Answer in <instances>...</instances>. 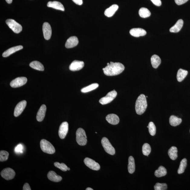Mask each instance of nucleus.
<instances>
[{
    "instance_id": "1",
    "label": "nucleus",
    "mask_w": 190,
    "mask_h": 190,
    "mask_svg": "<svg viewBox=\"0 0 190 190\" xmlns=\"http://www.w3.org/2000/svg\"><path fill=\"white\" fill-rule=\"evenodd\" d=\"M124 69V66L121 63L111 62L109 65L103 68V70L105 75L112 76L121 74Z\"/></svg>"
},
{
    "instance_id": "2",
    "label": "nucleus",
    "mask_w": 190,
    "mask_h": 190,
    "mask_svg": "<svg viewBox=\"0 0 190 190\" xmlns=\"http://www.w3.org/2000/svg\"><path fill=\"white\" fill-rule=\"evenodd\" d=\"M147 107L146 98L144 94H142L138 97L135 104V110L139 115H142L146 111Z\"/></svg>"
},
{
    "instance_id": "3",
    "label": "nucleus",
    "mask_w": 190,
    "mask_h": 190,
    "mask_svg": "<svg viewBox=\"0 0 190 190\" xmlns=\"http://www.w3.org/2000/svg\"><path fill=\"white\" fill-rule=\"evenodd\" d=\"M40 147L43 152L47 154H52L55 152V149L53 145L46 139L41 140Z\"/></svg>"
},
{
    "instance_id": "4",
    "label": "nucleus",
    "mask_w": 190,
    "mask_h": 190,
    "mask_svg": "<svg viewBox=\"0 0 190 190\" xmlns=\"http://www.w3.org/2000/svg\"><path fill=\"white\" fill-rule=\"evenodd\" d=\"M76 135L77 143L81 146H85L87 143V139L85 130L82 128H79L76 132Z\"/></svg>"
},
{
    "instance_id": "5",
    "label": "nucleus",
    "mask_w": 190,
    "mask_h": 190,
    "mask_svg": "<svg viewBox=\"0 0 190 190\" xmlns=\"http://www.w3.org/2000/svg\"><path fill=\"white\" fill-rule=\"evenodd\" d=\"M6 24L15 33L18 34L22 30L21 26L12 19H8L6 21Z\"/></svg>"
},
{
    "instance_id": "6",
    "label": "nucleus",
    "mask_w": 190,
    "mask_h": 190,
    "mask_svg": "<svg viewBox=\"0 0 190 190\" xmlns=\"http://www.w3.org/2000/svg\"><path fill=\"white\" fill-rule=\"evenodd\" d=\"M101 144L106 152L111 155L115 154V149L112 146L108 139L106 137H103L101 140Z\"/></svg>"
},
{
    "instance_id": "7",
    "label": "nucleus",
    "mask_w": 190,
    "mask_h": 190,
    "mask_svg": "<svg viewBox=\"0 0 190 190\" xmlns=\"http://www.w3.org/2000/svg\"><path fill=\"white\" fill-rule=\"evenodd\" d=\"M117 96V92L115 90L109 92L105 97L101 98L99 101L101 104L104 105L111 103Z\"/></svg>"
},
{
    "instance_id": "8",
    "label": "nucleus",
    "mask_w": 190,
    "mask_h": 190,
    "mask_svg": "<svg viewBox=\"0 0 190 190\" xmlns=\"http://www.w3.org/2000/svg\"><path fill=\"white\" fill-rule=\"evenodd\" d=\"M1 176L7 180H12L15 176V172L11 168H8L4 169L1 172Z\"/></svg>"
},
{
    "instance_id": "9",
    "label": "nucleus",
    "mask_w": 190,
    "mask_h": 190,
    "mask_svg": "<svg viewBox=\"0 0 190 190\" xmlns=\"http://www.w3.org/2000/svg\"><path fill=\"white\" fill-rule=\"evenodd\" d=\"M27 82V79L26 77H17L11 82L10 85L12 88H18L25 85Z\"/></svg>"
},
{
    "instance_id": "10",
    "label": "nucleus",
    "mask_w": 190,
    "mask_h": 190,
    "mask_svg": "<svg viewBox=\"0 0 190 190\" xmlns=\"http://www.w3.org/2000/svg\"><path fill=\"white\" fill-rule=\"evenodd\" d=\"M85 165L90 169L94 170H98L100 169V165L96 161L86 157L84 160Z\"/></svg>"
},
{
    "instance_id": "11",
    "label": "nucleus",
    "mask_w": 190,
    "mask_h": 190,
    "mask_svg": "<svg viewBox=\"0 0 190 190\" xmlns=\"http://www.w3.org/2000/svg\"><path fill=\"white\" fill-rule=\"evenodd\" d=\"M27 101L23 100L19 103L15 108L14 115L15 117H17L22 113L27 105Z\"/></svg>"
},
{
    "instance_id": "12",
    "label": "nucleus",
    "mask_w": 190,
    "mask_h": 190,
    "mask_svg": "<svg viewBox=\"0 0 190 190\" xmlns=\"http://www.w3.org/2000/svg\"><path fill=\"white\" fill-rule=\"evenodd\" d=\"M68 131V124L66 122L62 123L60 125L59 130V135L60 139H64Z\"/></svg>"
},
{
    "instance_id": "13",
    "label": "nucleus",
    "mask_w": 190,
    "mask_h": 190,
    "mask_svg": "<svg viewBox=\"0 0 190 190\" xmlns=\"http://www.w3.org/2000/svg\"><path fill=\"white\" fill-rule=\"evenodd\" d=\"M42 29L44 38L46 40H49L51 38L52 34L50 25L48 23H44L43 25Z\"/></svg>"
},
{
    "instance_id": "14",
    "label": "nucleus",
    "mask_w": 190,
    "mask_h": 190,
    "mask_svg": "<svg viewBox=\"0 0 190 190\" xmlns=\"http://www.w3.org/2000/svg\"><path fill=\"white\" fill-rule=\"evenodd\" d=\"M84 66V63L83 61L74 60L69 66V69L72 71H78L81 70Z\"/></svg>"
},
{
    "instance_id": "15",
    "label": "nucleus",
    "mask_w": 190,
    "mask_h": 190,
    "mask_svg": "<svg viewBox=\"0 0 190 190\" xmlns=\"http://www.w3.org/2000/svg\"><path fill=\"white\" fill-rule=\"evenodd\" d=\"M79 43L78 38L76 36H72L68 38L65 44L67 48H71L76 46Z\"/></svg>"
},
{
    "instance_id": "16",
    "label": "nucleus",
    "mask_w": 190,
    "mask_h": 190,
    "mask_svg": "<svg viewBox=\"0 0 190 190\" xmlns=\"http://www.w3.org/2000/svg\"><path fill=\"white\" fill-rule=\"evenodd\" d=\"M129 33L131 35L135 37L138 38L145 35L146 34V32L143 29L140 28H136L131 29L129 31Z\"/></svg>"
},
{
    "instance_id": "17",
    "label": "nucleus",
    "mask_w": 190,
    "mask_h": 190,
    "mask_svg": "<svg viewBox=\"0 0 190 190\" xmlns=\"http://www.w3.org/2000/svg\"><path fill=\"white\" fill-rule=\"evenodd\" d=\"M46 110V106L45 105H42L41 106L36 116V119L38 122H42L44 120Z\"/></svg>"
},
{
    "instance_id": "18",
    "label": "nucleus",
    "mask_w": 190,
    "mask_h": 190,
    "mask_svg": "<svg viewBox=\"0 0 190 190\" xmlns=\"http://www.w3.org/2000/svg\"><path fill=\"white\" fill-rule=\"evenodd\" d=\"M106 119L110 124L116 125L120 122V119L118 116L114 114H108L106 117Z\"/></svg>"
},
{
    "instance_id": "19",
    "label": "nucleus",
    "mask_w": 190,
    "mask_h": 190,
    "mask_svg": "<svg viewBox=\"0 0 190 190\" xmlns=\"http://www.w3.org/2000/svg\"><path fill=\"white\" fill-rule=\"evenodd\" d=\"M48 7L64 11V6L60 2L57 1L49 2L47 4Z\"/></svg>"
},
{
    "instance_id": "20",
    "label": "nucleus",
    "mask_w": 190,
    "mask_h": 190,
    "mask_svg": "<svg viewBox=\"0 0 190 190\" xmlns=\"http://www.w3.org/2000/svg\"><path fill=\"white\" fill-rule=\"evenodd\" d=\"M23 48V47L22 46H18L12 47L4 51L2 56L4 57H8L12 54L16 52V51H20Z\"/></svg>"
},
{
    "instance_id": "21",
    "label": "nucleus",
    "mask_w": 190,
    "mask_h": 190,
    "mask_svg": "<svg viewBox=\"0 0 190 190\" xmlns=\"http://www.w3.org/2000/svg\"><path fill=\"white\" fill-rule=\"evenodd\" d=\"M119 6L116 4H113L105 10L104 12L105 15L108 17H110L113 15L118 9Z\"/></svg>"
},
{
    "instance_id": "22",
    "label": "nucleus",
    "mask_w": 190,
    "mask_h": 190,
    "mask_svg": "<svg viewBox=\"0 0 190 190\" xmlns=\"http://www.w3.org/2000/svg\"><path fill=\"white\" fill-rule=\"evenodd\" d=\"M47 177L50 180L53 182H59L62 180V178L61 176L58 175L55 172L53 171L49 172Z\"/></svg>"
},
{
    "instance_id": "23",
    "label": "nucleus",
    "mask_w": 190,
    "mask_h": 190,
    "mask_svg": "<svg viewBox=\"0 0 190 190\" xmlns=\"http://www.w3.org/2000/svg\"><path fill=\"white\" fill-rule=\"evenodd\" d=\"M183 24V21L182 19H179L175 24L170 29V31L171 32H174V33L179 32L182 28Z\"/></svg>"
},
{
    "instance_id": "24",
    "label": "nucleus",
    "mask_w": 190,
    "mask_h": 190,
    "mask_svg": "<svg viewBox=\"0 0 190 190\" xmlns=\"http://www.w3.org/2000/svg\"><path fill=\"white\" fill-rule=\"evenodd\" d=\"M151 62L153 67L157 68L161 63V59L159 56L154 55L151 58Z\"/></svg>"
},
{
    "instance_id": "25",
    "label": "nucleus",
    "mask_w": 190,
    "mask_h": 190,
    "mask_svg": "<svg viewBox=\"0 0 190 190\" xmlns=\"http://www.w3.org/2000/svg\"><path fill=\"white\" fill-rule=\"evenodd\" d=\"M178 149L175 146H172L168 152V154L170 159L175 160L178 157Z\"/></svg>"
},
{
    "instance_id": "26",
    "label": "nucleus",
    "mask_w": 190,
    "mask_h": 190,
    "mask_svg": "<svg viewBox=\"0 0 190 190\" xmlns=\"http://www.w3.org/2000/svg\"><path fill=\"white\" fill-rule=\"evenodd\" d=\"M188 72L186 70L180 69L178 71L177 74V80L179 82L182 81L187 76Z\"/></svg>"
},
{
    "instance_id": "27",
    "label": "nucleus",
    "mask_w": 190,
    "mask_h": 190,
    "mask_svg": "<svg viewBox=\"0 0 190 190\" xmlns=\"http://www.w3.org/2000/svg\"><path fill=\"white\" fill-rule=\"evenodd\" d=\"M29 66L31 68L35 70L42 71H44V70L43 65L38 61H32L30 64Z\"/></svg>"
},
{
    "instance_id": "28",
    "label": "nucleus",
    "mask_w": 190,
    "mask_h": 190,
    "mask_svg": "<svg viewBox=\"0 0 190 190\" xmlns=\"http://www.w3.org/2000/svg\"><path fill=\"white\" fill-rule=\"evenodd\" d=\"M135 170V160L133 156H130L129 158V164L128 165V170L130 174H133Z\"/></svg>"
},
{
    "instance_id": "29",
    "label": "nucleus",
    "mask_w": 190,
    "mask_h": 190,
    "mask_svg": "<svg viewBox=\"0 0 190 190\" xmlns=\"http://www.w3.org/2000/svg\"><path fill=\"white\" fill-rule=\"evenodd\" d=\"M182 120L181 118H179L175 116H171L169 118V123L171 126H176L180 125Z\"/></svg>"
},
{
    "instance_id": "30",
    "label": "nucleus",
    "mask_w": 190,
    "mask_h": 190,
    "mask_svg": "<svg viewBox=\"0 0 190 190\" xmlns=\"http://www.w3.org/2000/svg\"><path fill=\"white\" fill-rule=\"evenodd\" d=\"M167 173V170L163 166H161L158 169L155 171V175L156 177L160 178L165 176Z\"/></svg>"
},
{
    "instance_id": "31",
    "label": "nucleus",
    "mask_w": 190,
    "mask_h": 190,
    "mask_svg": "<svg viewBox=\"0 0 190 190\" xmlns=\"http://www.w3.org/2000/svg\"><path fill=\"white\" fill-rule=\"evenodd\" d=\"M139 14L142 18H146L150 16L151 12L148 8H142L139 10Z\"/></svg>"
},
{
    "instance_id": "32",
    "label": "nucleus",
    "mask_w": 190,
    "mask_h": 190,
    "mask_svg": "<svg viewBox=\"0 0 190 190\" xmlns=\"http://www.w3.org/2000/svg\"><path fill=\"white\" fill-rule=\"evenodd\" d=\"M99 86V84L97 83H94L91 84L89 86H86L81 90V92L82 93H87L92 90H94L97 88H98Z\"/></svg>"
},
{
    "instance_id": "33",
    "label": "nucleus",
    "mask_w": 190,
    "mask_h": 190,
    "mask_svg": "<svg viewBox=\"0 0 190 190\" xmlns=\"http://www.w3.org/2000/svg\"><path fill=\"white\" fill-rule=\"evenodd\" d=\"M187 165V160L186 159H183L181 161L180 166L178 170V172L179 174H182L184 172L185 168Z\"/></svg>"
},
{
    "instance_id": "34",
    "label": "nucleus",
    "mask_w": 190,
    "mask_h": 190,
    "mask_svg": "<svg viewBox=\"0 0 190 190\" xmlns=\"http://www.w3.org/2000/svg\"><path fill=\"white\" fill-rule=\"evenodd\" d=\"M151 152V148L150 145L148 143H145L142 146V154L145 156H148Z\"/></svg>"
},
{
    "instance_id": "35",
    "label": "nucleus",
    "mask_w": 190,
    "mask_h": 190,
    "mask_svg": "<svg viewBox=\"0 0 190 190\" xmlns=\"http://www.w3.org/2000/svg\"><path fill=\"white\" fill-rule=\"evenodd\" d=\"M149 131L150 134L152 136L155 135L156 133V127L152 122H150L148 125Z\"/></svg>"
},
{
    "instance_id": "36",
    "label": "nucleus",
    "mask_w": 190,
    "mask_h": 190,
    "mask_svg": "<svg viewBox=\"0 0 190 190\" xmlns=\"http://www.w3.org/2000/svg\"><path fill=\"white\" fill-rule=\"evenodd\" d=\"M9 154L4 150H2L0 152V161L1 162L5 161L8 159Z\"/></svg>"
},
{
    "instance_id": "37",
    "label": "nucleus",
    "mask_w": 190,
    "mask_h": 190,
    "mask_svg": "<svg viewBox=\"0 0 190 190\" xmlns=\"http://www.w3.org/2000/svg\"><path fill=\"white\" fill-rule=\"evenodd\" d=\"M167 189V185L166 183H157L154 186L155 190H166Z\"/></svg>"
},
{
    "instance_id": "38",
    "label": "nucleus",
    "mask_w": 190,
    "mask_h": 190,
    "mask_svg": "<svg viewBox=\"0 0 190 190\" xmlns=\"http://www.w3.org/2000/svg\"><path fill=\"white\" fill-rule=\"evenodd\" d=\"M55 167L59 168L62 170L63 172H66L67 170L68 167L64 163H60L58 162H56L54 163Z\"/></svg>"
},
{
    "instance_id": "39",
    "label": "nucleus",
    "mask_w": 190,
    "mask_h": 190,
    "mask_svg": "<svg viewBox=\"0 0 190 190\" xmlns=\"http://www.w3.org/2000/svg\"><path fill=\"white\" fill-rule=\"evenodd\" d=\"M23 146L22 144H19L15 148V151L17 154H21L23 152Z\"/></svg>"
},
{
    "instance_id": "40",
    "label": "nucleus",
    "mask_w": 190,
    "mask_h": 190,
    "mask_svg": "<svg viewBox=\"0 0 190 190\" xmlns=\"http://www.w3.org/2000/svg\"><path fill=\"white\" fill-rule=\"evenodd\" d=\"M188 0H175V2L178 5H181L184 4Z\"/></svg>"
},
{
    "instance_id": "41",
    "label": "nucleus",
    "mask_w": 190,
    "mask_h": 190,
    "mask_svg": "<svg viewBox=\"0 0 190 190\" xmlns=\"http://www.w3.org/2000/svg\"><path fill=\"white\" fill-rule=\"evenodd\" d=\"M151 1L155 5L159 6L161 5L162 3L161 0H151Z\"/></svg>"
},
{
    "instance_id": "42",
    "label": "nucleus",
    "mask_w": 190,
    "mask_h": 190,
    "mask_svg": "<svg viewBox=\"0 0 190 190\" xmlns=\"http://www.w3.org/2000/svg\"><path fill=\"white\" fill-rule=\"evenodd\" d=\"M23 190H31V188L28 183H25L23 187Z\"/></svg>"
},
{
    "instance_id": "43",
    "label": "nucleus",
    "mask_w": 190,
    "mask_h": 190,
    "mask_svg": "<svg viewBox=\"0 0 190 190\" xmlns=\"http://www.w3.org/2000/svg\"><path fill=\"white\" fill-rule=\"evenodd\" d=\"M74 3L79 5H82L83 3V0H72Z\"/></svg>"
},
{
    "instance_id": "44",
    "label": "nucleus",
    "mask_w": 190,
    "mask_h": 190,
    "mask_svg": "<svg viewBox=\"0 0 190 190\" xmlns=\"http://www.w3.org/2000/svg\"><path fill=\"white\" fill-rule=\"evenodd\" d=\"M6 1L8 4H10L12 3V0H5Z\"/></svg>"
},
{
    "instance_id": "45",
    "label": "nucleus",
    "mask_w": 190,
    "mask_h": 190,
    "mask_svg": "<svg viewBox=\"0 0 190 190\" xmlns=\"http://www.w3.org/2000/svg\"><path fill=\"white\" fill-rule=\"evenodd\" d=\"M93 189H92V188H87L86 189V190H93Z\"/></svg>"
},
{
    "instance_id": "46",
    "label": "nucleus",
    "mask_w": 190,
    "mask_h": 190,
    "mask_svg": "<svg viewBox=\"0 0 190 190\" xmlns=\"http://www.w3.org/2000/svg\"><path fill=\"white\" fill-rule=\"evenodd\" d=\"M67 170H70V168H68Z\"/></svg>"
},
{
    "instance_id": "47",
    "label": "nucleus",
    "mask_w": 190,
    "mask_h": 190,
    "mask_svg": "<svg viewBox=\"0 0 190 190\" xmlns=\"http://www.w3.org/2000/svg\"><path fill=\"white\" fill-rule=\"evenodd\" d=\"M110 64V63H108L107 64V65H109V64Z\"/></svg>"
},
{
    "instance_id": "48",
    "label": "nucleus",
    "mask_w": 190,
    "mask_h": 190,
    "mask_svg": "<svg viewBox=\"0 0 190 190\" xmlns=\"http://www.w3.org/2000/svg\"></svg>"
}]
</instances>
